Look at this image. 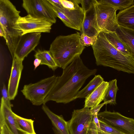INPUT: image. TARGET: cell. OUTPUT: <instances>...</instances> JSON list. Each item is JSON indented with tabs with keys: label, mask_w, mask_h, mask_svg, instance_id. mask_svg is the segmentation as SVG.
Here are the masks:
<instances>
[{
	"label": "cell",
	"mask_w": 134,
	"mask_h": 134,
	"mask_svg": "<svg viewBox=\"0 0 134 134\" xmlns=\"http://www.w3.org/2000/svg\"><path fill=\"white\" fill-rule=\"evenodd\" d=\"M97 71L96 69L88 68L80 56H77L63 69L62 75L57 77L53 88L45 99L44 104L50 101L66 104L75 100L86 80L95 75Z\"/></svg>",
	"instance_id": "6da1fadb"
},
{
	"label": "cell",
	"mask_w": 134,
	"mask_h": 134,
	"mask_svg": "<svg viewBox=\"0 0 134 134\" xmlns=\"http://www.w3.org/2000/svg\"><path fill=\"white\" fill-rule=\"evenodd\" d=\"M92 47L97 65L134 74V59L131 56H125L116 49L103 33L99 34L95 43Z\"/></svg>",
	"instance_id": "7a4b0ae2"
},
{
	"label": "cell",
	"mask_w": 134,
	"mask_h": 134,
	"mask_svg": "<svg viewBox=\"0 0 134 134\" xmlns=\"http://www.w3.org/2000/svg\"><path fill=\"white\" fill-rule=\"evenodd\" d=\"M79 32L56 37L50 45L49 51L58 67L63 69L80 55L85 48L80 41Z\"/></svg>",
	"instance_id": "3957f363"
},
{
	"label": "cell",
	"mask_w": 134,
	"mask_h": 134,
	"mask_svg": "<svg viewBox=\"0 0 134 134\" xmlns=\"http://www.w3.org/2000/svg\"><path fill=\"white\" fill-rule=\"evenodd\" d=\"M20 11L9 0H0V27L4 34L7 45L12 58L22 32L17 24Z\"/></svg>",
	"instance_id": "277c9868"
},
{
	"label": "cell",
	"mask_w": 134,
	"mask_h": 134,
	"mask_svg": "<svg viewBox=\"0 0 134 134\" xmlns=\"http://www.w3.org/2000/svg\"><path fill=\"white\" fill-rule=\"evenodd\" d=\"M95 14L93 20V27L99 34L115 32L118 25L116 9L110 6L102 4L96 0L94 3Z\"/></svg>",
	"instance_id": "5b68a950"
},
{
	"label": "cell",
	"mask_w": 134,
	"mask_h": 134,
	"mask_svg": "<svg viewBox=\"0 0 134 134\" xmlns=\"http://www.w3.org/2000/svg\"><path fill=\"white\" fill-rule=\"evenodd\" d=\"M57 77L53 75L36 83L25 85L21 92L26 99L29 100L33 105H43L55 83Z\"/></svg>",
	"instance_id": "8992f818"
},
{
	"label": "cell",
	"mask_w": 134,
	"mask_h": 134,
	"mask_svg": "<svg viewBox=\"0 0 134 134\" xmlns=\"http://www.w3.org/2000/svg\"><path fill=\"white\" fill-rule=\"evenodd\" d=\"M22 6L28 14L34 17L56 23L57 15L48 0H23Z\"/></svg>",
	"instance_id": "52a82bcc"
},
{
	"label": "cell",
	"mask_w": 134,
	"mask_h": 134,
	"mask_svg": "<svg viewBox=\"0 0 134 134\" xmlns=\"http://www.w3.org/2000/svg\"><path fill=\"white\" fill-rule=\"evenodd\" d=\"M98 120L124 134H134V119L106 109L97 115Z\"/></svg>",
	"instance_id": "ba28073f"
},
{
	"label": "cell",
	"mask_w": 134,
	"mask_h": 134,
	"mask_svg": "<svg viewBox=\"0 0 134 134\" xmlns=\"http://www.w3.org/2000/svg\"><path fill=\"white\" fill-rule=\"evenodd\" d=\"M93 116L87 107L74 110L68 121L70 134H86Z\"/></svg>",
	"instance_id": "9c48e42d"
},
{
	"label": "cell",
	"mask_w": 134,
	"mask_h": 134,
	"mask_svg": "<svg viewBox=\"0 0 134 134\" xmlns=\"http://www.w3.org/2000/svg\"><path fill=\"white\" fill-rule=\"evenodd\" d=\"M17 23L22 32V35L31 33L50 32L53 24L46 20L36 18L29 14L23 17L20 16Z\"/></svg>",
	"instance_id": "30bf717a"
},
{
	"label": "cell",
	"mask_w": 134,
	"mask_h": 134,
	"mask_svg": "<svg viewBox=\"0 0 134 134\" xmlns=\"http://www.w3.org/2000/svg\"><path fill=\"white\" fill-rule=\"evenodd\" d=\"M53 7L57 15L66 26L81 31L82 23L84 16V12L80 7L74 10H70L64 8L58 9Z\"/></svg>",
	"instance_id": "8fae6325"
},
{
	"label": "cell",
	"mask_w": 134,
	"mask_h": 134,
	"mask_svg": "<svg viewBox=\"0 0 134 134\" xmlns=\"http://www.w3.org/2000/svg\"><path fill=\"white\" fill-rule=\"evenodd\" d=\"M41 36L40 32L29 33L22 35L17 44L15 57L23 61L38 44Z\"/></svg>",
	"instance_id": "7c38bea8"
},
{
	"label": "cell",
	"mask_w": 134,
	"mask_h": 134,
	"mask_svg": "<svg viewBox=\"0 0 134 134\" xmlns=\"http://www.w3.org/2000/svg\"><path fill=\"white\" fill-rule=\"evenodd\" d=\"M12 107L8 105L2 97L0 108V127L6 124L14 134H26L20 127Z\"/></svg>",
	"instance_id": "4fadbf2b"
},
{
	"label": "cell",
	"mask_w": 134,
	"mask_h": 134,
	"mask_svg": "<svg viewBox=\"0 0 134 134\" xmlns=\"http://www.w3.org/2000/svg\"><path fill=\"white\" fill-rule=\"evenodd\" d=\"M23 61L16 57L13 58L11 73L9 80L8 92L10 100H13L17 94L23 66Z\"/></svg>",
	"instance_id": "5bb4252c"
},
{
	"label": "cell",
	"mask_w": 134,
	"mask_h": 134,
	"mask_svg": "<svg viewBox=\"0 0 134 134\" xmlns=\"http://www.w3.org/2000/svg\"><path fill=\"white\" fill-rule=\"evenodd\" d=\"M42 109L51 121L55 134H70L68 122L62 115L53 113L45 104L42 105Z\"/></svg>",
	"instance_id": "9a60e30c"
},
{
	"label": "cell",
	"mask_w": 134,
	"mask_h": 134,
	"mask_svg": "<svg viewBox=\"0 0 134 134\" xmlns=\"http://www.w3.org/2000/svg\"><path fill=\"white\" fill-rule=\"evenodd\" d=\"M109 85V82L104 81L85 101L84 107L92 109L103 100Z\"/></svg>",
	"instance_id": "2e32d148"
},
{
	"label": "cell",
	"mask_w": 134,
	"mask_h": 134,
	"mask_svg": "<svg viewBox=\"0 0 134 134\" xmlns=\"http://www.w3.org/2000/svg\"><path fill=\"white\" fill-rule=\"evenodd\" d=\"M95 11L94 4L89 9L84 12V16L82 23L81 31L82 34L92 37H97L99 34L93 27V24Z\"/></svg>",
	"instance_id": "e0dca14e"
},
{
	"label": "cell",
	"mask_w": 134,
	"mask_h": 134,
	"mask_svg": "<svg viewBox=\"0 0 134 134\" xmlns=\"http://www.w3.org/2000/svg\"><path fill=\"white\" fill-rule=\"evenodd\" d=\"M119 26L134 30V4L120 10L116 15Z\"/></svg>",
	"instance_id": "ac0fdd59"
},
{
	"label": "cell",
	"mask_w": 134,
	"mask_h": 134,
	"mask_svg": "<svg viewBox=\"0 0 134 134\" xmlns=\"http://www.w3.org/2000/svg\"><path fill=\"white\" fill-rule=\"evenodd\" d=\"M115 32L121 40L129 48L131 56L134 60V30L118 25Z\"/></svg>",
	"instance_id": "d6986e66"
},
{
	"label": "cell",
	"mask_w": 134,
	"mask_h": 134,
	"mask_svg": "<svg viewBox=\"0 0 134 134\" xmlns=\"http://www.w3.org/2000/svg\"><path fill=\"white\" fill-rule=\"evenodd\" d=\"M103 33L108 41L116 49L125 56H131L129 48L119 38L115 31Z\"/></svg>",
	"instance_id": "ffe728a7"
},
{
	"label": "cell",
	"mask_w": 134,
	"mask_h": 134,
	"mask_svg": "<svg viewBox=\"0 0 134 134\" xmlns=\"http://www.w3.org/2000/svg\"><path fill=\"white\" fill-rule=\"evenodd\" d=\"M104 81L103 78L100 75H95L85 87L79 91L76 96V99L78 98H86Z\"/></svg>",
	"instance_id": "44dd1931"
},
{
	"label": "cell",
	"mask_w": 134,
	"mask_h": 134,
	"mask_svg": "<svg viewBox=\"0 0 134 134\" xmlns=\"http://www.w3.org/2000/svg\"><path fill=\"white\" fill-rule=\"evenodd\" d=\"M34 56L35 58L41 60V65H46L54 71L58 67L49 51L38 49Z\"/></svg>",
	"instance_id": "7402d4cb"
},
{
	"label": "cell",
	"mask_w": 134,
	"mask_h": 134,
	"mask_svg": "<svg viewBox=\"0 0 134 134\" xmlns=\"http://www.w3.org/2000/svg\"><path fill=\"white\" fill-rule=\"evenodd\" d=\"M99 3L113 7L117 10L125 9L134 4L133 0H97Z\"/></svg>",
	"instance_id": "603a6c76"
},
{
	"label": "cell",
	"mask_w": 134,
	"mask_h": 134,
	"mask_svg": "<svg viewBox=\"0 0 134 134\" xmlns=\"http://www.w3.org/2000/svg\"><path fill=\"white\" fill-rule=\"evenodd\" d=\"M103 100L104 102H108L110 104H115L116 103V97L118 90L117 85L116 79L110 81Z\"/></svg>",
	"instance_id": "cb8c5ba5"
},
{
	"label": "cell",
	"mask_w": 134,
	"mask_h": 134,
	"mask_svg": "<svg viewBox=\"0 0 134 134\" xmlns=\"http://www.w3.org/2000/svg\"><path fill=\"white\" fill-rule=\"evenodd\" d=\"M15 116L20 127L26 134H36L34 128V121L21 117L15 113Z\"/></svg>",
	"instance_id": "d4e9b609"
},
{
	"label": "cell",
	"mask_w": 134,
	"mask_h": 134,
	"mask_svg": "<svg viewBox=\"0 0 134 134\" xmlns=\"http://www.w3.org/2000/svg\"><path fill=\"white\" fill-rule=\"evenodd\" d=\"M63 6L65 8L74 10L78 8L80 6V0H60Z\"/></svg>",
	"instance_id": "484cf974"
},
{
	"label": "cell",
	"mask_w": 134,
	"mask_h": 134,
	"mask_svg": "<svg viewBox=\"0 0 134 134\" xmlns=\"http://www.w3.org/2000/svg\"><path fill=\"white\" fill-rule=\"evenodd\" d=\"M97 38V37H91L82 34L80 36V41L81 43L84 46H92L95 43Z\"/></svg>",
	"instance_id": "4316f807"
},
{
	"label": "cell",
	"mask_w": 134,
	"mask_h": 134,
	"mask_svg": "<svg viewBox=\"0 0 134 134\" xmlns=\"http://www.w3.org/2000/svg\"><path fill=\"white\" fill-rule=\"evenodd\" d=\"M99 122L102 132L108 134H124L105 123L99 120Z\"/></svg>",
	"instance_id": "83f0119b"
},
{
	"label": "cell",
	"mask_w": 134,
	"mask_h": 134,
	"mask_svg": "<svg viewBox=\"0 0 134 134\" xmlns=\"http://www.w3.org/2000/svg\"><path fill=\"white\" fill-rule=\"evenodd\" d=\"M1 94L2 97L6 104L9 106L12 107V105L10 103V100L9 97L8 90H7L4 83H3L1 90Z\"/></svg>",
	"instance_id": "f1b7e54d"
},
{
	"label": "cell",
	"mask_w": 134,
	"mask_h": 134,
	"mask_svg": "<svg viewBox=\"0 0 134 134\" xmlns=\"http://www.w3.org/2000/svg\"><path fill=\"white\" fill-rule=\"evenodd\" d=\"M96 0H80L82 8L84 12L89 9L95 2Z\"/></svg>",
	"instance_id": "f546056e"
},
{
	"label": "cell",
	"mask_w": 134,
	"mask_h": 134,
	"mask_svg": "<svg viewBox=\"0 0 134 134\" xmlns=\"http://www.w3.org/2000/svg\"><path fill=\"white\" fill-rule=\"evenodd\" d=\"M98 132L97 129L94 122L93 115L86 134H98Z\"/></svg>",
	"instance_id": "4dcf8cb0"
},
{
	"label": "cell",
	"mask_w": 134,
	"mask_h": 134,
	"mask_svg": "<svg viewBox=\"0 0 134 134\" xmlns=\"http://www.w3.org/2000/svg\"><path fill=\"white\" fill-rule=\"evenodd\" d=\"M109 103L108 102H104L102 104H99L92 109H90L92 114V115H97L101 108L104 105L109 104Z\"/></svg>",
	"instance_id": "1f68e13d"
},
{
	"label": "cell",
	"mask_w": 134,
	"mask_h": 134,
	"mask_svg": "<svg viewBox=\"0 0 134 134\" xmlns=\"http://www.w3.org/2000/svg\"><path fill=\"white\" fill-rule=\"evenodd\" d=\"M0 127V133L2 134H14L5 124H4Z\"/></svg>",
	"instance_id": "d6a6232c"
},
{
	"label": "cell",
	"mask_w": 134,
	"mask_h": 134,
	"mask_svg": "<svg viewBox=\"0 0 134 134\" xmlns=\"http://www.w3.org/2000/svg\"><path fill=\"white\" fill-rule=\"evenodd\" d=\"M93 115L94 122L97 129L98 131L102 132L100 128L99 120L97 117V115Z\"/></svg>",
	"instance_id": "836d02e7"
},
{
	"label": "cell",
	"mask_w": 134,
	"mask_h": 134,
	"mask_svg": "<svg viewBox=\"0 0 134 134\" xmlns=\"http://www.w3.org/2000/svg\"><path fill=\"white\" fill-rule=\"evenodd\" d=\"M41 60L38 58H35L34 62V70L41 65Z\"/></svg>",
	"instance_id": "e575fe53"
},
{
	"label": "cell",
	"mask_w": 134,
	"mask_h": 134,
	"mask_svg": "<svg viewBox=\"0 0 134 134\" xmlns=\"http://www.w3.org/2000/svg\"><path fill=\"white\" fill-rule=\"evenodd\" d=\"M0 36L1 37H3L5 39V36L4 34L3 30L1 27H0Z\"/></svg>",
	"instance_id": "d590c367"
},
{
	"label": "cell",
	"mask_w": 134,
	"mask_h": 134,
	"mask_svg": "<svg viewBox=\"0 0 134 134\" xmlns=\"http://www.w3.org/2000/svg\"><path fill=\"white\" fill-rule=\"evenodd\" d=\"M98 134H104L102 132H98Z\"/></svg>",
	"instance_id": "8d00e7d4"
},
{
	"label": "cell",
	"mask_w": 134,
	"mask_h": 134,
	"mask_svg": "<svg viewBox=\"0 0 134 134\" xmlns=\"http://www.w3.org/2000/svg\"><path fill=\"white\" fill-rule=\"evenodd\" d=\"M103 132V133L104 134H107V133H104V132Z\"/></svg>",
	"instance_id": "74e56055"
},
{
	"label": "cell",
	"mask_w": 134,
	"mask_h": 134,
	"mask_svg": "<svg viewBox=\"0 0 134 134\" xmlns=\"http://www.w3.org/2000/svg\"><path fill=\"white\" fill-rule=\"evenodd\" d=\"M0 134H1V133H0Z\"/></svg>",
	"instance_id": "f35d334b"
}]
</instances>
